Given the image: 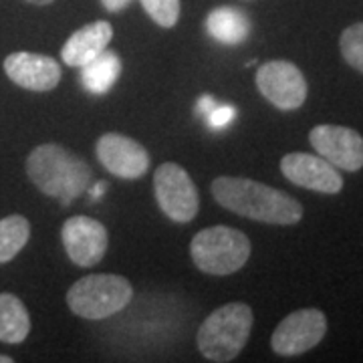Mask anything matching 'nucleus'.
<instances>
[{
	"instance_id": "18",
	"label": "nucleus",
	"mask_w": 363,
	"mask_h": 363,
	"mask_svg": "<svg viewBox=\"0 0 363 363\" xmlns=\"http://www.w3.org/2000/svg\"><path fill=\"white\" fill-rule=\"evenodd\" d=\"M30 238V224L25 216L13 214L0 220V264L11 260L26 247Z\"/></svg>"
},
{
	"instance_id": "23",
	"label": "nucleus",
	"mask_w": 363,
	"mask_h": 363,
	"mask_svg": "<svg viewBox=\"0 0 363 363\" xmlns=\"http://www.w3.org/2000/svg\"><path fill=\"white\" fill-rule=\"evenodd\" d=\"M101 4L105 6V11H109V13H119V11L130 6L131 0H101Z\"/></svg>"
},
{
	"instance_id": "7",
	"label": "nucleus",
	"mask_w": 363,
	"mask_h": 363,
	"mask_svg": "<svg viewBox=\"0 0 363 363\" xmlns=\"http://www.w3.org/2000/svg\"><path fill=\"white\" fill-rule=\"evenodd\" d=\"M257 89L281 111L298 109L307 99V79L289 61H269L257 69Z\"/></svg>"
},
{
	"instance_id": "8",
	"label": "nucleus",
	"mask_w": 363,
	"mask_h": 363,
	"mask_svg": "<svg viewBox=\"0 0 363 363\" xmlns=\"http://www.w3.org/2000/svg\"><path fill=\"white\" fill-rule=\"evenodd\" d=\"M327 333V317L319 309H298L286 315L272 331L271 347L277 355H303L321 343Z\"/></svg>"
},
{
	"instance_id": "20",
	"label": "nucleus",
	"mask_w": 363,
	"mask_h": 363,
	"mask_svg": "<svg viewBox=\"0 0 363 363\" xmlns=\"http://www.w3.org/2000/svg\"><path fill=\"white\" fill-rule=\"evenodd\" d=\"M143 11L156 25L172 28L180 18V0H140Z\"/></svg>"
},
{
	"instance_id": "25",
	"label": "nucleus",
	"mask_w": 363,
	"mask_h": 363,
	"mask_svg": "<svg viewBox=\"0 0 363 363\" xmlns=\"http://www.w3.org/2000/svg\"><path fill=\"white\" fill-rule=\"evenodd\" d=\"M26 2L37 4V6H45V4H51V2H55V0H26Z\"/></svg>"
},
{
	"instance_id": "16",
	"label": "nucleus",
	"mask_w": 363,
	"mask_h": 363,
	"mask_svg": "<svg viewBox=\"0 0 363 363\" xmlns=\"http://www.w3.org/2000/svg\"><path fill=\"white\" fill-rule=\"evenodd\" d=\"M30 333V315L16 295L0 293V341L23 343Z\"/></svg>"
},
{
	"instance_id": "9",
	"label": "nucleus",
	"mask_w": 363,
	"mask_h": 363,
	"mask_svg": "<svg viewBox=\"0 0 363 363\" xmlns=\"http://www.w3.org/2000/svg\"><path fill=\"white\" fill-rule=\"evenodd\" d=\"M95 154L109 174L123 180H140L150 169L147 150L140 142L121 133H104L97 140Z\"/></svg>"
},
{
	"instance_id": "19",
	"label": "nucleus",
	"mask_w": 363,
	"mask_h": 363,
	"mask_svg": "<svg viewBox=\"0 0 363 363\" xmlns=\"http://www.w3.org/2000/svg\"><path fill=\"white\" fill-rule=\"evenodd\" d=\"M339 49L347 65L363 73V23H355L341 33Z\"/></svg>"
},
{
	"instance_id": "5",
	"label": "nucleus",
	"mask_w": 363,
	"mask_h": 363,
	"mask_svg": "<svg viewBox=\"0 0 363 363\" xmlns=\"http://www.w3.org/2000/svg\"><path fill=\"white\" fill-rule=\"evenodd\" d=\"M190 255L202 272L226 277L247 264L250 259V240L247 234L230 226H210L192 238Z\"/></svg>"
},
{
	"instance_id": "24",
	"label": "nucleus",
	"mask_w": 363,
	"mask_h": 363,
	"mask_svg": "<svg viewBox=\"0 0 363 363\" xmlns=\"http://www.w3.org/2000/svg\"><path fill=\"white\" fill-rule=\"evenodd\" d=\"M105 188H107V184H105V182H97V184L93 186V190H91V196H93V198H99V196H104Z\"/></svg>"
},
{
	"instance_id": "13",
	"label": "nucleus",
	"mask_w": 363,
	"mask_h": 363,
	"mask_svg": "<svg viewBox=\"0 0 363 363\" xmlns=\"http://www.w3.org/2000/svg\"><path fill=\"white\" fill-rule=\"evenodd\" d=\"M4 73L14 85L28 91H52L63 77L61 65L47 55L18 51L4 59Z\"/></svg>"
},
{
	"instance_id": "4",
	"label": "nucleus",
	"mask_w": 363,
	"mask_h": 363,
	"mask_svg": "<svg viewBox=\"0 0 363 363\" xmlns=\"http://www.w3.org/2000/svg\"><path fill=\"white\" fill-rule=\"evenodd\" d=\"M131 283L121 274L97 272L79 279L67 291V305L81 319L101 321L130 305Z\"/></svg>"
},
{
	"instance_id": "17",
	"label": "nucleus",
	"mask_w": 363,
	"mask_h": 363,
	"mask_svg": "<svg viewBox=\"0 0 363 363\" xmlns=\"http://www.w3.org/2000/svg\"><path fill=\"white\" fill-rule=\"evenodd\" d=\"M119 75H121V61L116 52L107 49L87 65L81 67V83L93 95H105L116 85Z\"/></svg>"
},
{
	"instance_id": "3",
	"label": "nucleus",
	"mask_w": 363,
	"mask_h": 363,
	"mask_svg": "<svg viewBox=\"0 0 363 363\" xmlns=\"http://www.w3.org/2000/svg\"><path fill=\"white\" fill-rule=\"evenodd\" d=\"M252 323L255 315L247 303H226L200 325L196 335L198 350L208 362H233L245 350Z\"/></svg>"
},
{
	"instance_id": "14",
	"label": "nucleus",
	"mask_w": 363,
	"mask_h": 363,
	"mask_svg": "<svg viewBox=\"0 0 363 363\" xmlns=\"http://www.w3.org/2000/svg\"><path fill=\"white\" fill-rule=\"evenodd\" d=\"M113 39V26L107 21H97L75 30L61 49V59L69 67H83L99 57Z\"/></svg>"
},
{
	"instance_id": "15",
	"label": "nucleus",
	"mask_w": 363,
	"mask_h": 363,
	"mask_svg": "<svg viewBox=\"0 0 363 363\" xmlns=\"http://www.w3.org/2000/svg\"><path fill=\"white\" fill-rule=\"evenodd\" d=\"M206 33L222 45H240L250 35V18L240 9L218 6L208 13Z\"/></svg>"
},
{
	"instance_id": "6",
	"label": "nucleus",
	"mask_w": 363,
	"mask_h": 363,
	"mask_svg": "<svg viewBox=\"0 0 363 363\" xmlns=\"http://www.w3.org/2000/svg\"><path fill=\"white\" fill-rule=\"evenodd\" d=\"M154 192L157 206L169 220L180 224L194 220L200 208V198L190 174L182 166L174 162L162 164L154 174Z\"/></svg>"
},
{
	"instance_id": "22",
	"label": "nucleus",
	"mask_w": 363,
	"mask_h": 363,
	"mask_svg": "<svg viewBox=\"0 0 363 363\" xmlns=\"http://www.w3.org/2000/svg\"><path fill=\"white\" fill-rule=\"evenodd\" d=\"M216 99L212 97V95H202L200 99H198V105H196V109H198V113L202 117H208L214 109H216Z\"/></svg>"
},
{
	"instance_id": "11",
	"label": "nucleus",
	"mask_w": 363,
	"mask_h": 363,
	"mask_svg": "<svg viewBox=\"0 0 363 363\" xmlns=\"http://www.w3.org/2000/svg\"><path fill=\"white\" fill-rule=\"evenodd\" d=\"M61 238L67 257L83 269L95 267L104 259L109 242L104 224L89 216H71L65 220Z\"/></svg>"
},
{
	"instance_id": "26",
	"label": "nucleus",
	"mask_w": 363,
	"mask_h": 363,
	"mask_svg": "<svg viewBox=\"0 0 363 363\" xmlns=\"http://www.w3.org/2000/svg\"><path fill=\"white\" fill-rule=\"evenodd\" d=\"M13 357H9V355H0V363H13Z\"/></svg>"
},
{
	"instance_id": "10",
	"label": "nucleus",
	"mask_w": 363,
	"mask_h": 363,
	"mask_svg": "<svg viewBox=\"0 0 363 363\" xmlns=\"http://www.w3.org/2000/svg\"><path fill=\"white\" fill-rule=\"evenodd\" d=\"M315 152L329 164L345 172L363 168V138L351 128L343 125H317L309 133Z\"/></svg>"
},
{
	"instance_id": "2",
	"label": "nucleus",
	"mask_w": 363,
	"mask_h": 363,
	"mask_svg": "<svg viewBox=\"0 0 363 363\" xmlns=\"http://www.w3.org/2000/svg\"><path fill=\"white\" fill-rule=\"evenodd\" d=\"M26 174L43 194L69 206L89 188L91 168L59 143L37 145L26 157Z\"/></svg>"
},
{
	"instance_id": "1",
	"label": "nucleus",
	"mask_w": 363,
	"mask_h": 363,
	"mask_svg": "<svg viewBox=\"0 0 363 363\" xmlns=\"http://www.w3.org/2000/svg\"><path fill=\"white\" fill-rule=\"evenodd\" d=\"M212 196L222 208L250 220L291 226L303 218V206L293 196L250 178L220 176L212 182Z\"/></svg>"
},
{
	"instance_id": "12",
	"label": "nucleus",
	"mask_w": 363,
	"mask_h": 363,
	"mask_svg": "<svg viewBox=\"0 0 363 363\" xmlns=\"http://www.w3.org/2000/svg\"><path fill=\"white\" fill-rule=\"evenodd\" d=\"M281 172L286 180L321 194H337L343 190V178L333 164L313 154H286L281 160Z\"/></svg>"
},
{
	"instance_id": "21",
	"label": "nucleus",
	"mask_w": 363,
	"mask_h": 363,
	"mask_svg": "<svg viewBox=\"0 0 363 363\" xmlns=\"http://www.w3.org/2000/svg\"><path fill=\"white\" fill-rule=\"evenodd\" d=\"M234 117H236V109L233 105H216V109L206 117V121L212 130H222L233 123Z\"/></svg>"
}]
</instances>
